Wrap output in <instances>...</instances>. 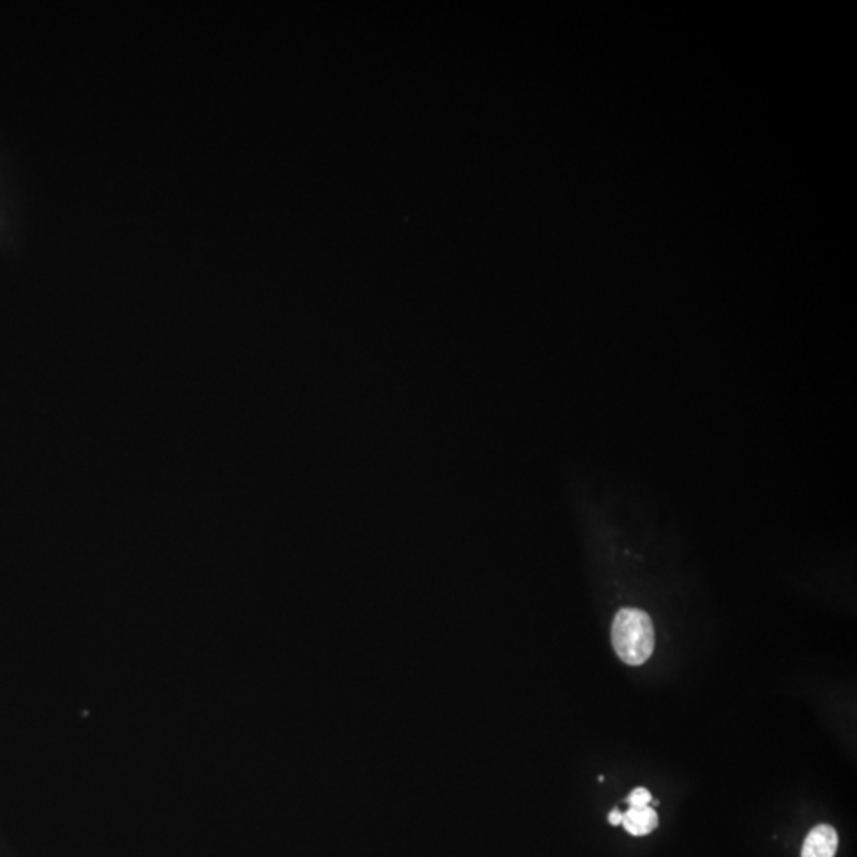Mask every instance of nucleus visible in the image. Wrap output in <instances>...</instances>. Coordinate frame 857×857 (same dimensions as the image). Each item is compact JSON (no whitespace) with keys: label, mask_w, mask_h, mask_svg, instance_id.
<instances>
[{"label":"nucleus","mask_w":857,"mask_h":857,"mask_svg":"<svg viewBox=\"0 0 857 857\" xmlns=\"http://www.w3.org/2000/svg\"><path fill=\"white\" fill-rule=\"evenodd\" d=\"M612 643L624 664H645L653 656L656 646L650 615L638 608H621L613 621Z\"/></svg>","instance_id":"f257e3e1"},{"label":"nucleus","mask_w":857,"mask_h":857,"mask_svg":"<svg viewBox=\"0 0 857 857\" xmlns=\"http://www.w3.org/2000/svg\"><path fill=\"white\" fill-rule=\"evenodd\" d=\"M837 850V831L829 824H819L805 838L802 857H835Z\"/></svg>","instance_id":"f03ea898"},{"label":"nucleus","mask_w":857,"mask_h":857,"mask_svg":"<svg viewBox=\"0 0 857 857\" xmlns=\"http://www.w3.org/2000/svg\"><path fill=\"white\" fill-rule=\"evenodd\" d=\"M621 824L634 837H643V835L651 834L658 827V813L650 805L629 807V810L623 813V823Z\"/></svg>","instance_id":"7ed1b4c3"},{"label":"nucleus","mask_w":857,"mask_h":857,"mask_svg":"<svg viewBox=\"0 0 857 857\" xmlns=\"http://www.w3.org/2000/svg\"><path fill=\"white\" fill-rule=\"evenodd\" d=\"M608 821H610L612 826H619V824L623 823V813H621L618 808H615V810L608 815Z\"/></svg>","instance_id":"39448f33"},{"label":"nucleus","mask_w":857,"mask_h":857,"mask_svg":"<svg viewBox=\"0 0 857 857\" xmlns=\"http://www.w3.org/2000/svg\"><path fill=\"white\" fill-rule=\"evenodd\" d=\"M653 802V796H651V792L645 788H637L629 794L627 797V804L631 805V807H646V805H650Z\"/></svg>","instance_id":"20e7f679"}]
</instances>
